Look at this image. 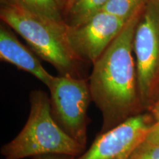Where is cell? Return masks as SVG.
Here are the masks:
<instances>
[{"label":"cell","instance_id":"6da1fadb","mask_svg":"<svg viewBox=\"0 0 159 159\" xmlns=\"http://www.w3.org/2000/svg\"><path fill=\"white\" fill-rule=\"evenodd\" d=\"M144 9V8H143ZM127 21L124 28L93 64L89 78L92 102L102 114L99 134L108 132L141 114L134 39L143 11Z\"/></svg>","mask_w":159,"mask_h":159},{"label":"cell","instance_id":"7a4b0ae2","mask_svg":"<svg viewBox=\"0 0 159 159\" xmlns=\"http://www.w3.org/2000/svg\"><path fill=\"white\" fill-rule=\"evenodd\" d=\"M1 19L27 41L32 50L52 65L61 76L84 78L80 59L69 44L66 24H61L31 13L16 3L3 4Z\"/></svg>","mask_w":159,"mask_h":159},{"label":"cell","instance_id":"3957f363","mask_svg":"<svg viewBox=\"0 0 159 159\" xmlns=\"http://www.w3.org/2000/svg\"><path fill=\"white\" fill-rule=\"evenodd\" d=\"M30 111L22 130L1 149L5 159H24L47 154L77 157L85 148L69 137L51 114L50 98L41 90L30 94Z\"/></svg>","mask_w":159,"mask_h":159},{"label":"cell","instance_id":"277c9868","mask_svg":"<svg viewBox=\"0 0 159 159\" xmlns=\"http://www.w3.org/2000/svg\"><path fill=\"white\" fill-rule=\"evenodd\" d=\"M139 92L149 111L159 98V1L149 0L143 9L134 39Z\"/></svg>","mask_w":159,"mask_h":159},{"label":"cell","instance_id":"5b68a950","mask_svg":"<svg viewBox=\"0 0 159 159\" xmlns=\"http://www.w3.org/2000/svg\"><path fill=\"white\" fill-rule=\"evenodd\" d=\"M48 89L54 120L69 137L85 148L91 122L88 108L92 102L89 79L60 75L53 77Z\"/></svg>","mask_w":159,"mask_h":159},{"label":"cell","instance_id":"8992f818","mask_svg":"<svg viewBox=\"0 0 159 159\" xmlns=\"http://www.w3.org/2000/svg\"><path fill=\"white\" fill-rule=\"evenodd\" d=\"M155 122L151 114L132 117L108 132L98 134L89 149L75 159H129Z\"/></svg>","mask_w":159,"mask_h":159},{"label":"cell","instance_id":"52a82bcc","mask_svg":"<svg viewBox=\"0 0 159 159\" xmlns=\"http://www.w3.org/2000/svg\"><path fill=\"white\" fill-rule=\"evenodd\" d=\"M127 21L101 11L83 25L68 26L69 44L82 61L92 65L124 28Z\"/></svg>","mask_w":159,"mask_h":159},{"label":"cell","instance_id":"ba28073f","mask_svg":"<svg viewBox=\"0 0 159 159\" xmlns=\"http://www.w3.org/2000/svg\"><path fill=\"white\" fill-rule=\"evenodd\" d=\"M0 59L28 72L48 88L54 76L49 74L38 57L5 27H0Z\"/></svg>","mask_w":159,"mask_h":159},{"label":"cell","instance_id":"9c48e42d","mask_svg":"<svg viewBox=\"0 0 159 159\" xmlns=\"http://www.w3.org/2000/svg\"><path fill=\"white\" fill-rule=\"evenodd\" d=\"M109 0H75L68 10L69 23L66 25L74 27L83 25L94 15L102 11Z\"/></svg>","mask_w":159,"mask_h":159},{"label":"cell","instance_id":"30bf717a","mask_svg":"<svg viewBox=\"0 0 159 159\" xmlns=\"http://www.w3.org/2000/svg\"><path fill=\"white\" fill-rule=\"evenodd\" d=\"M13 3L45 19L57 23H66L61 16L59 0H13Z\"/></svg>","mask_w":159,"mask_h":159},{"label":"cell","instance_id":"8fae6325","mask_svg":"<svg viewBox=\"0 0 159 159\" xmlns=\"http://www.w3.org/2000/svg\"><path fill=\"white\" fill-rule=\"evenodd\" d=\"M149 0H109L102 11L128 21L145 7Z\"/></svg>","mask_w":159,"mask_h":159},{"label":"cell","instance_id":"7c38bea8","mask_svg":"<svg viewBox=\"0 0 159 159\" xmlns=\"http://www.w3.org/2000/svg\"><path fill=\"white\" fill-rule=\"evenodd\" d=\"M129 159H159V144L143 142L134 151Z\"/></svg>","mask_w":159,"mask_h":159},{"label":"cell","instance_id":"4fadbf2b","mask_svg":"<svg viewBox=\"0 0 159 159\" xmlns=\"http://www.w3.org/2000/svg\"><path fill=\"white\" fill-rule=\"evenodd\" d=\"M144 142L149 144H159V120L151 127Z\"/></svg>","mask_w":159,"mask_h":159},{"label":"cell","instance_id":"5bb4252c","mask_svg":"<svg viewBox=\"0 0 159 159\" xmlns=\"http://www.w3.org/2000/svg\"><path fill=\"white\" fill-rule=\"evenodd\" d=\"M75 157L60 154H47L33 157L32 159H75Z\"/></svg>","mask_w":159,"mask_h":159},{"label":"cell","instance_id":"9a60e30c","mask_svg":"<svg viewBox=\"0 0 159 159\" xmlns=\"http://www.w3.org/2000/svg\"><path fill=\"white\" fill-rule=\"evenodd\" d=\"M149 112H150V114H152V116H153L156 122L159 120V98Z\"/></svg>","mask_w":159,"mask_h":159},{"label":"cell","instance_id":"2e32d148","mask_svg":"<svg viewBox=\"0 0 159 159\" xmlns=\"http://www.w3.org/2000/svg\"><path fill=\"white\" fill-rule=\"evenodd\" d=\"M74 2L75 0H66V9L67 11L71 7V5L74 3Z\"/></svg>","mask_w":159,"mask_h":159},{"label":"cell","instance_id":"e0dca14e","mask_svg":"<svg viewBox=\"0 0 159 159\" xmlns=\"http://www.w3.org/2000/svg\"><path fill=\"white\" fill-rule=\"evenodd\" d=\"M158 1H159V0H158Z\"/></svg>","mask_w":159,"mask_h":159}]
</instances>
